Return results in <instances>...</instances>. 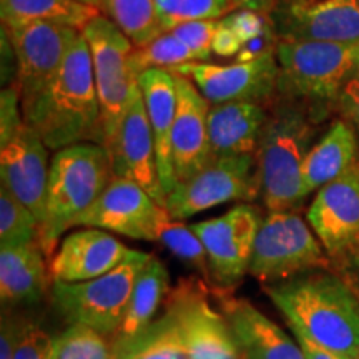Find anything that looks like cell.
<instances>
[{
	"mask_svg": "<svg viewBox=\"0 0 359 359\" xmlns=\"http://www.w3.org/2000/svg\"><path fill=\"white\" fill-rule=\"evenodd\" d=\"M288 325L341 358L359 354V299L336 271L303 273L263 285Z\"/></svg>",
	"mask_w": 359,
	"mask_h": 359,
	"instance_id": "obj_1",
	"label": "cell"
},
{
	"mask_svg": "<svg viewBox=\"0 0 359 359\" xmlns=\"http://www.w3.org/2000/svg\"><path fill=\"white\" fill-rule=\"evenodd\" d=\"M24 120L53 150L87 142L102 145L100 102L90 48L82 32L72 40L55 79L24 114Z\"/></svg>",
	"mask_w": 359,
	"mask_h": 359,
	"instance_id": "obj_2",
	"label": "cell"
},
{
	"mask_svg": "<svg viewBox=\"0 0 359 359\" xmlns=\"http://www.w3.org/2000/svg\"><path fill=\"white\" fill-rule=\"evenodd\" d=\"M320 122L303 103L281 97L275 102L255 151L259 198L268 212H296L306 200L302 168Z\"/></svg>",
	"mask_w": 359,
	"mask_h": 359,
	"instance_id": "obj_3",
	"label": "cell"
},
{
	"mask_svg": "<svg viewBox=\"0 0 359 359\" xmlns=\"http://www.w3.org/2000/svg\"><path fill=\"white\" fill-rule=\"evenodd\" d=\"M276 95L303 103L320 120L338 105L341 90L359 70V42L280 40Z\"/></svg>",
	"mask_w": 359,
	"mask_h": 359,
	"instance_id": "obj_4",
	"label": "cell"
},
{
	"mask_svg": "<svg viewBox=\"0 0 359 359\" xmlns=\"http://www.w3.org/2000/svg\"><path fill=\"white\" fill-rule=\"evenodd\" d=\"M114 178L110 155L98 143H77L58 150L50 163L47 206L39 243L43 255L55 253L58 240L98 200Z\"/></svg>",
	"mask_w": 359,
	"mask_h": 359,
	"instance_id": "obj_5",
	"label": "cell"
},
{
	"mask_svg": "<svg viewBox=\"0 0 359 359\" xmlns=\"http://www.w3.org/2000/svg\"><path fill=\"white\" fill-rule=\"evenodd\" d=\"M150 255L132 250L118 266L88 281H53V306L69 325H85L115 334L122 325L135 283Z\"/></svg>",
	"mask_w": 359,
	"mask_h": 359,
	"instance_id": "obj_6",
	"label": "cell"
},
{
	"mask_svg": "<svg viewBox=\"0 0 359 359\" xmlns=\"http://www.w3.org/2000/svg\"><path fill=\"white\" fill-rule=\"evenodd\" d=\"M313 269L334 271L318 236L296 212H269L255 238L250 275L268 285Z\"/></svg>",
	"mask_w": 359,
	"mask_h": 359,
	"instance_id": "obj_7",
	"label": "cell"
},
{
	"mask_svg": "<svg viewBox=\"0 0 359 359\" xmlns=\"http://www.w3.org/2000/svg\"><path fill=\"white\" fill-rule=\"evenodd\" d=\"M87 40L95 74L102 116V147H109L127 114L132 90L137 83L128 70L135 45L109 17H93L80 30Z\"/></svg>",
	"mask_w": 359,
	"mask_h": 359,
	"instance_id": "obj_8",
	"label": "cell"
},
{
	"mask_svg": "<svg viewBox=\"0 0 359 359\" xmlns=\"http://www.w3.org/2000/svg\"><path fill=\"white\" fill-rule=\"evenodd\" d=\"M215 286L182 278L165 298V313L177 323L190 359H245L222 309L210 303Z\"/></svg>",
	"mask_w": 359,
	"mask_h": 359,
	"instance_id": "obj_9",
	"label": "cell"
},
{
	"mask_svg": "<svg viewBox=\"0 0 359 359\" xmlns=\"http://www.w3.org/2000/svg\"><path fill=\"white\" fill-rule=\"evenodd\" d=\"M259 198V183L255 154L223 156L210 161L188 180L177 182L167 195L170 217L187 219L228 201Z\"/></svg>",
	"mask_w": 359,
	"mask_h": 359,
	"instance_id": "obj_10",
	"label": "cell"
},
{
	"mask_svg": "<svg viewBox=\"0 0 359 359\" xmlns=\"http://www.w3.org/2000/svg\"><path fill=\"white\" fill-rule=\"evenodd\" d=\"M2 27L7 30L15 53V85L20 93L22 111L27 114L55 79L72 40L80 30L50 22Z\"/></svg>",
	"mask_w": 359,
	"mask_h": 359,
	"instance_id": "obj_11",
	"label": "cell"
},
{
	"mask_svg": "<svg viewBox=\"0 0 359 359\" xmlns=\"http://www.w3.org/2000/svg\"><path fill=\"white\" fill-rule=\"evenodd\" d=\"M262 213L253 205H236L222 217L190 224L208 257L212 285L233 290L250 268Z\"/></svg>",
	"mask_w": 359,
	"mask_h": 359,
	"instance_id": "obj_12",
	"label": "cell"
},
{
	"mask_svg": "<svg viewBox=\"0 0 359 359\" xmlns=\"http://www.w3.org/2000/svg\"><path fill=\"white\" fill-rule=\"evenodd\" d=\"M168 72L190 79L213 105L228 102L263 103L276 95L280 65L276 52H273L250 62L236 60L228 65L191 62Z\"/></svg>",
	"mask_w": 359,
	"mask_h": 359,
	"instance_id": "obj_13",
	"label": "cell"
},
{
	"mask_svg": "<svg viewBox=\"0 0 359 359\" xmlns=\"http://www.w3.org/2000/svg\"><path fill=\"white\" fill-rule=\"evenodd\" d=\"M268 19L278 40L359 42V0H276Z\"/></svg>",
	"mask_w": 359,
	"mask_h": 359,
	"instance_id": "obj_14",
	"label": "cell"
},
{
	"mask_svg": "<svg viewBox=\"0 0 359 359\" xmlns=\"http://www.w3.org/2000/svg\"><path fill=\"white\" fill-rule=\"evenodd\" d=\"M114 177L127 178L140 185L156 203L167 205V193L161 187L154 133L148 122L145 100L135 83L127 114L115 138L107 147Z\"/></svg>",
	"mask_w": 359,
	"mask_h": 359,
	"instance_id": "obj_15",
	"label": "cell"
},
{
	"mask_svg": "<svg viewBox=\"0 0 359 359\" xmlns=\"http://www.w3.org/2000/svg\"><path fill=\"white\" fill-rule=\"evenodd\" d=\"M308 222L336 269L359 245V160L318 190Z\"/></svg>",
	"mask_w": 359,
	"mask_h": 359,
	"instance_id": "obj_16",
	"label": "cell"
},
{
	"mask_svg": "<svg viewBox=\"0 0 359 359\" xmlns=\"http://www.w3.org/2000/svg\"><path fill=\"white\" fill-rule=\"evenodd\" d=\"M168 213L140 185L114 177L98 200L75 222V226L109 230L133 240L155 241L161 218Z\"/></svg>",
	"mask_w": 359,
	"mask_h": 359,
	"instance_id": "obj_17",
	"label": "cell"
},
{
	"mask_svg": "<svg viewBox=\"0 0 359 359\" xmlns=\"http://www.w3.org/2000/svg\"><path fill=\"white\" fill-rule=\"evenodd\" d=\"M47 145L40 133L24 123L7 145L0 147L2 185L22 201L39 224L43 223L50 167Z\"/></svg>",
	"mask_w": 359,
	"mask_h": 359,
	"instance_id": "obj_18",
	"label": "cell"
},
{
	"mask_svg": "<svg viewBox=\"0 0 359 359\" xmlns=\"http://www.w3.org/2000/svg\"><path fill=\"white\" fill-rule=\"evenodd\" d=\"M173 75L178 102L172 132V156L177 182H183L213 160L208 133L210 107L190 79Z\"/></svg>",
	"mask_w": 359,
	"mask_h": 359,
	"instance_id": "obj_19",
	"label": "cell"
},
{
	"mask_svg": "<svg viewBox=\"0 0 359 359\" xmlns=\"http://www.w3.org/2000/svg\"><path fill=\"white\" fill-rule=\"evenodd\" d=\"M215 298L245 359H306L299 344L248 299L222 288H215Z\"/></svg>",
	"mask_w": 359,
	"mask_h": 359,
	"instance_id": "obj_20",
	"label": "cell"
},
{
	"mask_svg": "<svg viewBox=\"0 0 359 359\" xmlns=\"http://www.w3.org/2000/svg\"><path fill=\"white\" fill-rule=\"evenodd\" d=\"M130 251L122 241L102 230L74 231L52 258L48 275L53 281L65 283L93 280L118 266Z\"/></svg>",
	"mask_w": 359,
	"mask_h": 359,
	"instance_id": "obj_21",
	"label": "cell"
},
{
	"mask_svg": "<svg viewBox=\"0 0 359 359\" xmlns=\"http://www.w3.org/2000/svg\"><path fill=\"white\" fill-rule=\"evenodd\" d=\"M137 83L143 93L148 122L154 133L161 187L168 195L177 185L172 156V132L178 102L177 82L172 72L150 69L143 72Z\"/></svg>",
	"mask_w": 359,
	"mask_h": 359,
	"instance_id": "obj_22",
	"label": "cell"
},
{
	"mask_svg": "<svg viewBox=\"0 0 359 359\" xmlns=\"http://www.w3.org/2000/svg\"><path fill=\"white\" fill-rule=\"evenodd\" d=\"M269 111L263 103L228 102L210 107L208 133L215 158L257 151Z\"/></svg>",
	"mask_w": 359,
	"mask_h": 359,
	"instance_id": "obj_23",
	"label": "cell"
},
{
	"mask_svg": "<svg viewBox=\"0 0 359 359\" xmlns=\"http://www.w3.org/2000/svg\"><path fill=\"white\" fill-rule=\"evenodd\" d=\"M359 160L358 133L346 120H336L313 145L302 168L303 193L308 196L344 175Z\"/></svg>",
	"mask_w": 359,
	"mask_h": 359,
	"instance_id": "obj_24",
	"label": "cell"
},
{
	"mask_svg": "<svg viewBox=\"0 0 359 359\" xmlns=\"http://www.w3.org/2000/svg\"><path fill=\"white\" fill-rule=\"evenodd\" d=\"M45 255L39 243L0 246V298L4 304H35L47 290Z\"/></svg>",
	"mask_w": 359,
	"mask_h": 359,
	"instance_id": "obj_25",
	"label": "cell"
},
{
	"mask_svg": "<svg viewBox=\"0 0 359 359\" xmlns=\"http://www.w3.org/2000/svg\"><path fill=\"white\" fill-rule=\"evenodd\" d=\"M168 291L170 278L167 268L158 258L150 255L147 264L137 278V283H135L122 325L115 334H111L116 353L120 354L128 343H132L142 331H145L155 321V314L165 303Z\"/></svg>",
	"mask_w": 359,
	"mask_h": 359,
	"instance_id": "obj_26",
	"label": "cell"
},
{
	"mask_svg": "<svg viewBox=\"0 0 359 359\" xmlns=\"http://www.w3.org/2000/svg\"><path fill=\"white\" fill-rule=\"evenodd\" d=\"M98 12L97 7L77 0H0V17L6 27L50 22L82 30Z\"/></svg>",
	"mask_w": 359,
	"mask_h": 359,
	"instance_id": "obj_27",
	"label": "cell"
},
{
	"mask_svg": "<svg viewBox=\"0 0 359 359\" xmlns=\"http://www.w3.org/2000/svg\"><path fill=\"white\" fill-rule=\"evenodd\" d=\"M98 11L109 17L137 48L165 34L154 0H98Z\"/></svg>",
	"mask_w": 359,
	"mask_h": 359,
	"instance_id": "obj_28",
	"label": "cell"
},
{
	"mask_svg": "<svg viewBox=\"0 0 359 359\" xmlns=\"http://www.w3.org/2000/svg\"><path fill=\"white\" fill-rule=\"evenodd\" d=\"M118 359H190L177 323L163 313L118 354Z\"/></svg>",
	"mask_w": 359,
	"mask_h": 359,
	"instance_id": "obj_29",
	"label": "cell"
},
{
	"mask_svg": "<svg viewBox=\"0 0 359 359\" xmlns=\"http://www.w3.org/2000/svg\"><path fill=\"white\" fill-rule=\"evenodd\" d=\"M155 241L163 245L168 251H172L175 257L195 269L198 275L203 276L205 281L212 283L206 250L200 238L196 236V233L191 230V226H187L178 219H173L170 213H167L158 224Z\"/></svg>",
	"mask_w": 359,
	"mask_h": 359,
	"instance_id": "obj_30",
	"label": "cell"
},
{
	"mask_svg": "<svg viewBox=\"0 0 359 359\" xmlns=\"http://www.w3.org/2000/svg\"><path fill=\"white\" fill-rule=\"evenodd\" d=\"M191 62H198L195 53L177 35L165 32L145 47L133 48L132 55L128 58V70L137 80L143 72L150 69L172 70L175 67L191 64Z\"/></svg>",
	"mask_w": 359,
	"mask_h": 359,
	"instance_id": "obj_31",
	"label": "cell"
},
{
	"mask_svg": "<svg viewBox=\"0 0 359 359\" xmlns=\"http://www.w3.org/2000/svg\"><path fill=\"white\" fill-rule=\"evenodd\" d=\"M39 235L40 224L34 213L6 187H0V246L39 243Z\"/></svg>",
	"mask_w": 359,
	"mask_h": 359,
	"instance_id": "obj_32",
	"label": "cell"
},
{
	"mask_svg": "<svg viewBox=\"0 0 359 359\" xmlns=\"http://www.w3.org/2000/svg\"><path fill=\"white\" fill-rule=\"evenodd\" d=\"M165 32L191 20H219L235 11L233 0H154Z\"/></svg>",
	"mask_w": 359,
	"mask_h": 359,
	"instance_id": "obj_33",
	"label": "cell"
},
{
	"mask_svg": "<svg viewBox=\"0 0 359 359\" xmlns=\"http://www.w3.org/2000/svg\"><path fill=\"white\" fill-rule=\"evenodd\" d=\"M57 359H118V353L111 336L77 323L57 338Z\"/></svg>",
	"mask_w": 359,
	"mask_h": 359,
	"instance_id": "obj_34",
	"label": "cell"
},
{
	"mask_svg": "<svg viewBox=\"0 0 359 359\" xmlns=\"http://www.w3.org/2000/svg\"><path fill=\"white\" fill-rule=\"evenodd\" d=\"M13 359H57V339L32 323H20Z\"/></svg>",
	"mask_w": 359,
	"mask_h": 359,
	"instance_id": "obj_35",
	"label": "cell"
},
{
	"mask_svg": "<svg viewBox=\"0 0 359 359\" xmlns=\"http://www.w3.org/2000/svg\"><path fill=\"white\" fill-rule=\"evenodd\" d=\"M219 20H191L175 27L173 35L195 53L198 62H206L213 53V37Z\"/></svg>",
	"mask_w": 359,
	"mask_h": 359,
	"instance_id": "obj_36",
	"label": "cell"
},
{
	"mask_svg": "<svg viewBox=\"0 0 359 359\" xmlns=\"http://www.w3.org/2000/svg\"><path fill=\"white\" fill-rule=\"evenodd\" d=\"M25 123L20 93L17 85H8L0 93V147L7 145Z\"/></svg>",
	"mask_w": 359,
	"mask_h": 359,
	"instance_id": "obj_37",
	"label": "cell"
},
{
	"mask_svg": "<svg viewBox=\"0 0 359 359\" xmlns=\"http://www.w3.org/2000/svg\"><path fill=\"white\" fill-rule=\"evenodd\" d=\"M223 20L224 24H228L235 30V34L243 43L262 35L271 25L268 15L257 11H251V8H238L236 12H231Z\"/></svg>",
	"mask_w": 359,
	"mask_h": 359,
	"instance_id": "obj_38",
	"label": "cell"
},
{
	"mask_svg": "<svg viewBox=\"0 0 359 359\" xmlns=\"http://www.w3.org/2000/svg\"><path fill=\"white\" fill-rule=\"evenodd\" d=\"M336 110L341 114V118L351 125L359 138V70L341 90Z\"/></svg>",
	"mask_w": 359,
	"mask_h": 359,
	"instance_id": "obj_39",
	"label": "cell"
},
{
	"mask_svg": "<svg viewBox=\"0 0 359 359\" xmlns=\"http://www.w3.org/2000/svg\"><path fill=\"white\" fill-rule=\"evenodd\" d=\"M278 42H280V40H278L273 27L269 25L262 35H258V37L251 39L248 42L241 45V50L236 55L238 62H250L255 60V58L266 55V53L276 52Z\"/></svg>",
	"mask_w": 359,
	"mask_h": 359,
	"instance_id": "obj_40",
	"label": "cell"
},
{
	"mask_svg": "<svg viewBox=\"0 0 359 359\" xmlns=\"http://www.w3.org/2000/svg\"><path fill=\"white\" fill-rule=\"evenodd\" d=\"M241 45L243 42L235 34V30L228 24H224L223 19H219V25L213 37V53L219 57L238 55L241 50Z\"/></svg>",
	"mask_w": 359,
	"mask_h": 359,
	"instance_id": "obj_41",
	"label": "cell"
},
{
	"mask_svg": "<svg viewBox=\"0 0 359 359\" xmlns=\"http://www.w3.org/2000/svg\"><path fill=\"white\" fill-rule=\"evenodd\" d=\"M20 321L13 320L11 316H4L2 330H0V359L15 358L17 336H19Z\"/></svg>",
	"mask_w": 359,
	"mask_h": 359,
	"instance_id": "obj_42",
	"label": "cell"
},
{
	"mask_svg": "<svg viewBox=\"0 0 359 359\" xmlns=\"http://www.w3.org/2000/svg\"><path fill=\"white\" fill-rule=\"evenodd\" d=\"M290 330H291V333L294 334L296 343H298L299 348L303 349L304 358H306V359H346V358L338 356V354L330 351V349L320 346L316 341H313L311 338H309V336L304 334L303 331L298 330L296 326L290 325Z\"/></svg>",
	"mask_w": 359,
	"mask_h": 359,
	"instance_id": "obj_43",
	"label": "cell"
},
{
	"mask_svg": "<svg viewBox=\"0 0 359 359\" xmlns=\"http://www.w3.org/2000/svg\"><path fill=\"white\" fill-rule=\"evenodd\" d=\"M233 2L236 4L238 8H251V11L268 15L276 4V0H233Z\"/></svg>",
	"mask_w": 359,
	"mask_h": 359,
	"instance_id": "obj_44",
	"label": "cell"
},
{
	"mask_svg": "<svg viewBox=\"0 0 359 359\" xmlns=\"http://www.w3.org/2000/svg\"><path fill=\"white\" fill-rule=\"evenodd\" d=\"M344 268L353 269V271H356L359 275V245L348 255L346 258H344L343 263L336 266L334 271H338V269H344Z\"/></svg>",
	"mask_w": 359,
	"mask_h": 359,
	"instance_id": "obj_45",
	"label": "cell"
},
{
	"mask_svg": "<svg viewBox=\"0 0 359 359\" xmlns=\"http://www.w3.org/2000/svg\"><path fill=\"white\" fill-rule=\"evenodd\" d=\"M338 271H343V278L348 281V285L351 286L354 294H356L358 299H359V275H358V273L353 271V269H348V268L338 269ZM339 275H341V273H339Z\"/></svg>",
	"mask_w": 359,
	"mask_h": 359,
	"instance_id": "obj_46",
	"label": "cell"
},
{
	"mask_svg": "<svg viewBox=\"0 0 359 359\" xmlns=\"http://www.w3.org/2000/svg\"><path fill=\"white\" fill-rule=\"evenodd\" d=\"M80 4H87V6H92V7H97L98 8V0H77Z\"/></svg>",
	"mask_w": 359,
	"mask_h": 359,
	"instance_id": "obj_47",
	"label": "cell"
},
{
	"mask_svg": "<svg viewBox=\"0 0 359 359\" xmlns=\"http://www.w3.org/2000/svg\"><path fill=\"white\" fill-rule=\"evenodd\" d=\"M346 359H359V354H358V356H356V358H346Z\"/></svg>",
	"mask_w": 359,
	"mask_h": 359,
	"instance_id": "obj_48",
	"label": "cell"
}]
</instances>
